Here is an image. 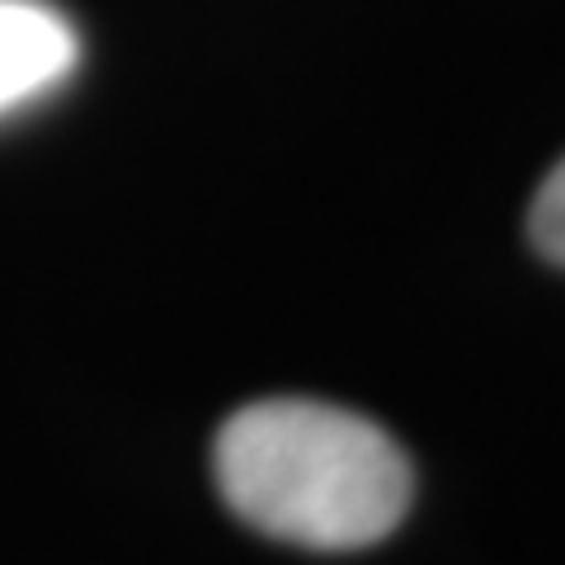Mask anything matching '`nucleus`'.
<instances>
[{
  "instance_id": "obj_3",
  "label": "nucleus",
  "mask_w": 565,
  "mask_h": 565,
  "mask_svg": "<svg viewBox=\"0 0 565 565\" xmlns=\"http://www.w3.org/2000/svg\"><path fill=\"white\" fill-rule=\"evenodd\" d=\"M527 236H533L542 259H552L565 269V156L546 170L542 189L533 193V207H527Z\"/></svg>"
},
{
  "instance_id": "obj_1",
  "label": "nucleus",
  "mask_w": 565,
  "mask_h": 565,
  "mask_svg": "<svg viewBox=\"0 0 565 565\" xmlns=\"http://www.w3.org/2000/svg\"><path fill=\"white\" fill-rule=\"evenodd\" d=\"M212 476L241 523L307 552L377 546L415 500L411 457L382 424L302 396L236 411L212 444Z\"/></svg>"
},
{
  "instance_id": "obj_2",
  "label": "nucleus",
  "mask_w": 565,
  "mask_h": 565,
  "mask_svg": "<svg viewBox=\"0 0 565 565\" xmlns=\"http://www.w3.org/2000/svg\"><path fill=\"white\" fill-rule=\"evenodd\" d=\"M81 66V33L47 0H0V118L57 95Z\"/></svg>"
}]
</instances>
